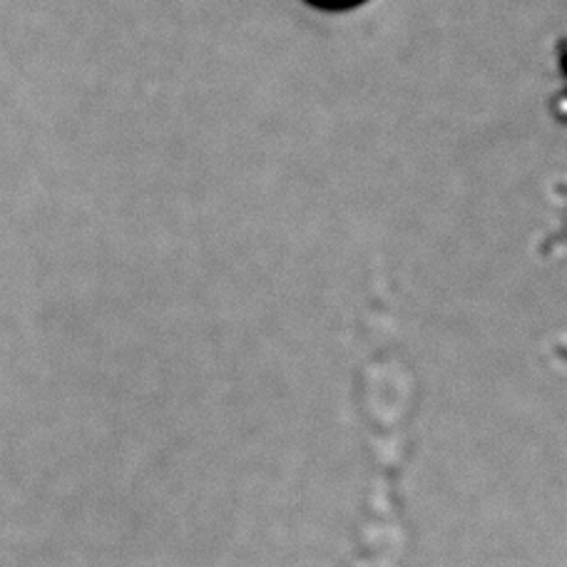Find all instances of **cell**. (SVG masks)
<instances>
[{
  "label": "cell",
  "instance_id": "6da1fadb",
  "mask_svg": "<svg viewBox=\"0 0 567 567\" xmlns=\"http://www.w3.org/2000/svg\"><path fill=\"white\" fill-rule=\"evenodd\" d=\"M307 3L317 6L321 10H349V8L367 3V0H307Z\"/></svg>",
  "mask_w": 567,
  "mask_h": 567
}]
</instances>
